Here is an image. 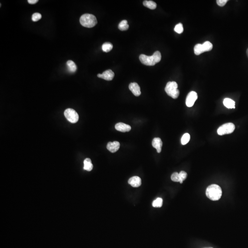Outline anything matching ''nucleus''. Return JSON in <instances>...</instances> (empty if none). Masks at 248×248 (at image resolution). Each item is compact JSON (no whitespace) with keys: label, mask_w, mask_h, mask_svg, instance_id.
<instances>
[{"label":"nucleus","mask_w":248,"mask_h":248,"mask_svg":"<svg viewBox=\"0 0 248 248\" xmlns=\"http://www.w3.org/2000/svg\"><path fill=\"white\" fill-rule=\"evenodd\" d=\"M139 59L142 64L147 66H154L161 61V55L159 51H156L151 56L141 54L139 57Z\"/></svg>","instance_id":"nucleus-1"},{"label":"nucleus","mask_w":248,"mask_h":248,"mask_svg":"<svg viewBox=\"0 0 248 248\" xmlns=\"http://www.w3.org/2000/svg\"><path fill=\"white\" fill-rule=\"evenodd\" d=\"M206 195L211 200L217 201L221 198L222 190L219 186L216 184H212L207 188Z\"/></svg>","instance_id":"nucleus-2"},{"label":"nucleus","mask_w":248,"mask_h":248,"mask_svg":"<svg viewBox=\"0 0 248 248\" xmlns=\"http://www.w3.org/2000/svg\"><path fill=\"white\" fill-rule=\"evenodd\" d=\"M80 22L83 26L89 28L94 27L97 23L95 16L88 13L82 15L80 19Z\"/></svg>","instance_id":"nucleus-3"},{"label":"nucleus","mask_w":248,"mask_h":248,"mask_svg":"<svg viewBox=\"0 0 248 248\" xmlns=\"http://www.w3.org/2000/svg\"><path fill=\"white\" fill-rule=\"evenodd\" d=\"M165 91L168 96L174 99H177L180 94L178 84L175 81L168 82L165 87Z\"/></svg>","instance_id":"nucleus-4"},{"label":"nucleus","mask_w":248,"mask_h":248,"mask_svg":"<svg viewBox=\"0 0 248 248\" xmlns=\"http://www.w3.org/2000/svg\"><path fill=\"white\" fill-rule=\"evenodd\" d=\"M213 48V45L210 42H205L203 44H198L195 45L194 48V54L196 55H199L205 51L211 50Z\"/></svg>","instance_id":"nucleus-5"},{"label":"nucleus","mask_w":248,"mask_h":248,"mask_svg":"<svg viewBox=\"0 0 248 248\" xmlns=\"http://www.w3.org/2000/svg\"><path fill=\"white\" fill-rule=\"evenodd\" d=\"M235 129V126L233 123H226L219 127L217 130V133L221 136L231 134L233 132Z\"/></svg>","instance_id":"nucleus-6"},{"label":"nucleus","mask_w":248,"mask_h":248,"mask_svg":"<svg viewBox=\"0 0 248 248\" xmlns=\"http://www.w3.org/2000/svg\"><path fill=\"white\" fill-rule=\"evenodd\" d=\"M64 116L67 120L70 123H75L78 121L79 116L74 109L67 108L64 112Z\"/></svg>","instance_id":"nucleus-7"},{"label":"nucleus","mask_w":248,"mask_h":248,"mask_svg":"<svg viewBox=\"0 0 248 248\" xmlns=\"http://www.w3.org/2000/svg\"><path fill=\"white\" fill-rule=\"evenodd\" d=\"M197 99L198 95L195 92L192 91L189 92L186 98V105L188 107H192Z\"/></svg>","instance_id":"nucleus-8"},{"label":"nucleus","mask_w":248,"mask_h":248,"mask_svg":"<svg viewBox=\"0 0 248 248\" xmlns=\"http://www.w3.org/2000/svg\"><path fill=\"white\" fill-rule=\"evenodd\" d=\"M97 77L102 78L106 80H112L115 76V74L111 70H107L103 72V74L97 75Z\"/></svg>","instance_id":"nucleus-9"},{"label":"nucleus","mask_w":248,"mask_h":248,"mask_svg":"<svg viewBox=\"0 0 248 248\" xmlns=\"http://www.w3.org/2000/svg\"><path fill=\"white\" fill-rule=\"evenodd\" d=\"M130 90L135 96L138 97L141 95V92L140 90V87L138 84L136 82L131 83L129 86Z\"/></svg>","instance_id":"nucleus-10"},{"label":"nucleus","mask_w":248,"mask_h":248,"mask_svg":"<svg viewBox=\"0 0 248 248\" xmlns=\"http://www.w3.org/2000/svg\"><path fill=\"white\" fill-rule=\"evenodd\" d=\"M115 128L119 132H128L130 131L132 128H131V126L128 125L120 122V123L116 124V125H115Z\"/></svg>","instance_id":"nucleus-11"},{"label":"nucleus","mask_w":248,"mask_h":248,"mask_svg":"<svg viewBox=\"0 0 248 248\" xmlns=\"http://www.w3.org/2000/svg\"><path fill=\"white\" fill-rule=\"evenodd\" d=\"M120 148V142L117 141L109 142L107 145V149L112 153L117 152Z\"/></svg>","instance_id":"nucleus-12"},{"label":"nucleus","mask_w":248,"mask_h":248,"mask_svg":"<svg viewBox=\"0 0 248 248\" xmlns=\"http://www.w3.org/2000/svg\"><path fill=\"white\" fill-rule=\"evenodd\" d=\"M128 183L133 187H139L141 185V179L137 176H134L129 179Z\"/></svg>","instance_id":"nucleus-13"},{"label":"nucleus","mask_w":248,"mask_h":248,"mask_svg":"<svg viewBox=\"0 0 248 248\" xmlns=\"http://www.w3.org/2000/svg\"><path fill=\"white\" fill-rule=\"evenodd\" d=\"M162 144V142L161 138L156 137L153 139L152 141V146L154 148L157 150L158 153H160L161 152Z\"/></svg>","instance_id":"nucleus-14"},{"label":"nucleus","mask_w":248,"mask_h":248,"mask_svg":"<svg viewBox=\"0 0 248 248\" xmlns=\"http://www.w3.org/2000/svg\"><path fill=\"white\" fill-rule=\"evenodd\" d=\"M223 104L228 108H235V102L230 99L226 98L223 100Z\"/></svg>","instance_id":"nucleus-15"},{"label":"nucleus","mask_w":248,"mask_h":248,"mask_svg":"<svg viewBox=\"0 0 248 248\" xmlns=\"http://www.w3.org/2000/svg\"><path fill=\"white\" fill-rule=\"evenodd\" d=\"M84 166L83 168L85 170L90 171L93 169V165L90 159L87 158L85 159L84 161Z\"/></svg>","instance_id":"nucleus-16"},{"label":"nucleus","mask_w":248,"mask_h":248,"mask_svg":"<svg viewBox=\"0 0 248 248\" xmlns=\"http://www.w3.org/2000/svg\"><path fill=\"white\" fill-rule=\"evenodd\" d=\"M67 65L69 71L74 73L77 70V67H76L75 63L72 60H68L67 62Z\"/></svg>","instance_id":"nucleus-17"},{"label":"nucleus","mask_w":248,"mask_h":248,"mask_svg":"<svg viewBox=\"0 0 248 248\" xmlns=\"http://www.w3.org/2000/svg\"><path fill=\"white\" fill-rule=\"evenodd\" d=\"M143 4L147 8L152 10L155 9L157 6L156 3L152 1H143Z\"/></svg>","instance_id":"nucleus-18"},{"label":"nucleus","mask_w":248,"mask_h":248,"mask_svg":"<svg viewBox=\"0 0 248 248\" xmlns=\"http://www.w3.org/2000/svg\"><path fill=\"white\" fill-rule=\"evenodd\" d=\"M129 26L128 25V22L126 20H123L120 22L118 25L119 30L121 31H125L129 29Z\"/></svg>","instance_id":"nucleus-19"},{"label":"nucleus","mask_w":248,"mask_h":248,"mask_svg":"<svg viewBox=\"0 0 248 248\" xmlns=\"http://www.w3.org/2000/svg\"><path fill=\"white\" fill-rule=\"evenodd\" d=\"M113 46L110 42H105L102 45V48L103 51L105 53H108L112 49Z\"/></svg>","instance_id":"nucleus-20"},{"label":"nucleus","mask_w":248,"mask_h":248,"mask_svg":"<svg viewBox=\"0 0 248 248\" xmlns=\"http://www.w3.org/2000/svg\"><path fill=\"white\" fill-rule=\"evenodd\" d=\"M163 199L161 198H157L155 200L153 201L152 205L154 207H161L162 206Z\"/></svg>","instance_id":"nucleus-21"},{"label":"nucleus","mask_w":248,"mask_h":248,"mask_svg":"<svg viewBox=\"0 0 248 248\" xmlns=\"http://www.w3.org/2000/svg\"><path fill=\"white\" fill-rule=\"evenodd\" d=\"M190 139V136L188 133L184 134V135L182 137L181 139V142L182 145H185L187 144L189 142V140Z\"/></svg>","instance_id":"nucleus-22"},{"label":"nucleus","mask_w":248,"mask_h":248,"mask_svg":"<svg viewBox=\"0 0 248 248\" xmlns=\"http://www.w3.org/2000/svg\"><path fill=\"white\" fill-rule=\"evenodd\" d=\"M174 30L178 34H182L183 31V25L181 23L178 24L175 27Z\"/></svg>","instance_id":"nucleus-23"},{"label":"nucleus","mask_w":248,"mask_h":248,"mask_svg":"<svg viewBox=\"0 0 248 248\" xmlns=\"http://www.w3.org/2000/svg\"><path fill=\"white\" fill-rule=\"evenodd\" d=\"M171 179L175 182H180V176L178 172H174L171 176Z\"/></svg>","instance_id":"nucleus-24"},{"label":"nucleus","mask_w":248,"mask_h":248,"mask_svg":"<svg viewBox=\"0 0 248 248\" xmlns=\"http://www.w3.org/2000/svg\"><path fill=\"white\" fill-rule=\"evenodd\" d=\"M179 176H180V183H182L183 181L187 178V173L185 171H181V172L179 173Z\"/></svg>","instance_id":"nucleus-25"},{"label":"nucleus","mask_w":248,"mask_h":248,"mask_svg":"<svg viewBox=\"0 0 248 248\" xmlns=\"http://www.w3.org/2000/svg\"><path fill=\"white\" fill-rule=\"evenodd\" d=\"M42 15L40 13H34L32 16V20L33 21L37 22L39 20L42 18Z\"/></svg>","instance_id":"nucleus-26"},{"label":"nucleus","mask_w":248,"mask_h":248,"mask_svg":"<svg viewBox=\"0 0 248 248\" xmlns=\"http://www.w3.org/2000/svg\"><path fill=\"white\" fill-rule=\"evenodd\" d=\"M228 1V0H217L216 2L219 6H223L226 5Z\"/></svg>","instance_id":"nucleus-27"},{"label":"nucleus","mask_w":248,"mask_h":248,"mask_svg":"<svg viewBox=\"0 0 248 248\" xmlns=\"http://www.w3.org/2000/svg\"><path fill=\"white\" fill-rule=\"evenodd\" d=\"M38 1V0H28V2L30 4H34Z\"/></svg>","instance_id":"nucleus-28"},{"label":"nucleus","mask_w":248,"mask_h":248,"mask_svg":"<svg viewBox=\"0 0 248 248\" xmlns=\"http://www.w3.org/2000/svg\"><path fill=\"white\" fill-rule=\"evenodd\" d=\"M247 56H248V49H247Z\"/></svg>","instance_id":"nucleus-29"},{"label":"nucleus","mask_w":248,"mask_h":248,"mask_svg":"<svg viewBox=\"0 0 248 248\" xmlns=\"http://www.w3.org/2000/svg\"></svg>","instance_id":"nucleus-30"}]
</instances>
